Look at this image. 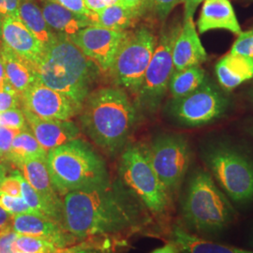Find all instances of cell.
Masks as SVG:
<instances>
[{"mask_svg":"<svg viewBox=\"0 0 253 253\" xmlns=\"http://www.w3.org/2000/svg\"><path fill=\"white\" fill-rule=\"evenodd\" d=\"M149 223V212L122 181L64 196L62 227L77 239L132 234Z\"/></svg>","mask_w":253,"mask_h":253,"instance_id":"1","label":"cell"},{"mask_svg":"<svg viewBox=\"0 0 253 253\" xmlns=\"http://www.w3.org/2000/svg\"><path fill=\"white\" fill-rule=\"evenodd\" d=\"M82 126L107 153L120 151L137 120L134 105L122 88L106 87L89 94L84 102Z\"/></svg>","mask_w":253,"mask_h":253,"instance_id":"2","label":"cell"},{"mask_svg":"<svg viewBox=\"0 0 253 253\" xmlns=\"http://www.w3.org/2000/svg\"><path fill=\"white\" fill-rule=\"evenodd\" d=\"M41 81L62 93L79 109L89 95L94 66L69 37L57 34L35 63Z\"/></svg>","mask_w":253,"mask_h":253,"instance_id":"3","label":"cell"},{"mask_svg":"<svg viewBox=\"0 0 253 253\" xmlns=\"http://www.w3.org/2000/svg\"><path fill=\"white\" fill-rule=\"evenodd\" d=\"M236 211L211 173L199 168L192 173L181 201L185 226L197 235H216L225 231Z\"/></svg>","mask_w":253,"mask_h":253,"instance_id":"4","label":"cell"},{"mask_svg":"<svg viewBox=\"0 0 253 253\" xmlns=\"http://www.w3.org/2000/svg\"><path fill=\"white\" fill-rule=\"evenodd\" d=\"M46 164L54 190L60 197L110 182L103 159L90 145L78 139L49 150Z\"/></svg>","mask_w":253,"mask_h":253,"instance_id":"5","label":"cell"},{"mask_svg":"<svg viewBox=\"0 0 253 253\" xmlns=\"http://www.w3.org/2000/svg\"><path fill=\"white\" fill-rule=\"evenodd\" d=\"M202 159L229 199L235 204L253 202V160L235 145L214 142L203 147Z\"/></svg>","mask_w":253,"mask_h":253,"instance_id":"6","label":"cell"},{"mask_svg":"<svg viewBox=\"0 0 253 253\" xmlns=\"http://www.w3.org/2000/svg\"><path fill=\"white\" fill-rule=\"evenodd\" d=\"M119 173L122 183L149 214L159 217L168 214L172 198L154 171L145 148L137 145L127 147L121 156Z\"/></svg>","mask_w":253,"mask_h":253,"instance_id":"7","label":"cell"},{"mask_svg":"<svg viewBox=\"0 0 253 253\" xmlns=\"http://www.w3.org/2000/svg\"><path fill=\"white\" fill-rule=\"evenodd\" d=\"M158 42L153 33L142 27L127 34L110 68L118 85L137 94Z\"/></svg>","mask_w":253,"mask_h":253,"instance_id":"8","label":"cell"},{"mask_svg":"<svg viewBox=\"0 0 253 253\" xmlns=\"http://www.w3.org/2000/svg\"><path fill=\"white\" fill-rule=\"evenodd\" d=\"M145 150L154 171L172 198L190 167L191 149L188 140L184 136L164 134L157 137Z\"/></svg>","mask_w":253,"mask_h":253,"instance_id":"9","label":"cell"},{"mask_svg":"<svg viewBox=\"0 0 253 253\" xmlns=\"http://www.w3.org/2000/svg\"><path fill=\"white\" fill-rule=\"evenodd\" d=\"M180 27H171L163 30L158 39L144 81L136 94L140 107L145 112L154 113L159 108L169 88V83L174 72L172 46Z\"/></svg>","mask_w":253,"mask_h":253,"instance_id":"10","label":"cell"},{"mask_svg":"<svg viewBox=\"0 0 253 253\" xmlns=\"http://www.w3.org/2000/svg\"><path fill=\"white\" fill-rule=\"evenodd\" d=\"M230 100L217 85L207 79L189 95L173 99L170 113L184 126L196 127L209 125L226 114Z\"/></svg>","mask_w":253,"mask_h":253,"instance_id":"11","label":"cell"},{"mask_svg":"<svg viewBox=\"0 0 253 253\" xmlns=\"http://www.w3.org/2000/svg\"><path fill=\"white\" fill-rule=\"evenodd\" d=\"M129 31H117L91 26L69 37L86 57L93 59L101 69L110 70L118 49Z\"/></svg>","mask_w":253,"mask_h":253,"instance_id":"12","label":"cell"},{"mask_svg":"<svg viewBox=\"0 0 253 253\" xmlns=\"http://www.w3.org/2000/svg\"><path fill=\"white\" fill-rule=\"evenodd\" d=\"M23 107L46 119L69 120L79 108L73 100L38 79L21 94Z\"/></svg>","mask_w":253,"mask_h":253,"instance_id":"13","label":"cell"},{"mask_svg":"<svg viewBox=\"0 0 253 253\" xmlns=\"http://www.w3.org/2000/svg\"><path fill=\"white\" fill-rule=\"evenodd\" d=\"M23 176L36 190L46 208V217L62 226L63 200L54 190L46 159H32L22 163L19 167Z\"/></svg>","mask_w":253,"mask_h":253,"instance_id":"14","label":"cell"},{"mask_svg":"<svg viewBox=\"0 0 253 253\" xmlns=\"http://www.w3.org/2000/svg\"><path fill=\"white\" fill-rule=\"evenodd\" d=\"M11 227L18 235L43 238L52 242L58 249L71 247L79 240L54 220L32 213L12 216Z\"/></svg>","mask_w":253,"mask_h":253,"instance_id":"15","label":"cell"},{"mask_svg":"<svg viewBox=\"0 0 253 253\" xmlns=\"http://www.w3.org/2000/svg\"><path fill=\"white\" fill-rule=\"evenodd\" d=\"M23 112L27 126L47 152L75 140L79 134V128L69 120L40 118L24 107Z\"/></svg>","mask_w":253,"mask_h":253,"instance_id":"16","label":"cell"},{"mask_svg":"<svg viewBox=\"0 0 253 253\" xmlns=\"http://www.w3.org/2000/svg\"><path fill=\"white\" fill-rule=\"evenodd\" d=\"M0 36L5 45L34 65L44 50V46L30 32L20 17L1 20Z\"/></svg>","mask_w":253,"mask_h":253,"instance_id":"17","label":"cell"},{"mask_svg":"<svg viewBox=\"0 0 253 253\" xmlns=\"http://www.w3.org/2000/svg\"><path fill=\"white\" fill-rule=\"evenodd\" d=\"M172 54L174 71L201 66L208 60V54L201 42L193 19H184L173 42Z\"/></svg>","mask_w":253,"mask_h":253,"instance_id":"18","label":"cell"},{"mask_svg":"<svg viewBox=\"0 0 253 253\" xmlns=\"http://www.w3.org/2000/svg\"><path fill=\"white\" fill-rule=\"evenodd\" d=\"M197 29L199 34L214 29H224L235 35L242 33L230 0H204Z\"/></svg>","mask_w":253,"mask_h":253,"instance_id":"19","label":"cell"},{"mask_svg":"<svg viewBox=\"0 0 253 253\" xmlns=\"http://www.w3.org/2000/svg\"><path fill=\"white\" fill-rule=\"evenodd\" d=\"M42 12L49 27L57 34L65 36H73L82 29L93 26L87 16L75 13L54 1L46 0Z\"/></svg>","mask_w":253,"mask_h":253,"instance_id":"20","label":"cell"},{"mask_svg":"<svg viewBox=\"0 0 253 253\" xmlns=\"http://www.w3.org/2000/svg\"><path fill=\"white\" fill-rule=\"evenodd\" d=\"M0 57L4 65L7 81L20 94L40 79L35 65L15 54L3 42L0 46Z\"/></svg>","mask_w":253,"mask_h":253,"instance_id":"21","label":"cell"},{"mask_svg":"<svg viewBox=\"0 0 253 253\" xmlns=\"http://www.w3.org/2000/svg\"><path fill=\"white\" fill-rule=\"evenodd\" d=\"M217 81L227 90H233L253 78V58L230 53L215 68Z\"/></svg>","mask_w":253,"mask_h":253,"instance_id":"22","label":"cell"},{"mask_svg":"<svg viewBox=\"0 0 253 253\" xmlns=\"http://www.w3.org/2000/svg\"><path fill=\"white\" fill-rule=\"evenodd\" d=\"M172 242L177 246L179 253H253V251L206 240L178 225L173 227Z\"/></svg>","mask_w":253,"mask_h":253,"instance_id":"23","label":"cell"},{"mask_svg":"<svg viewBox=\"0 0 253 253\" xmlns=\"http://www.w3.org/2000/svg\"><path fill=\"white\" fill-rule=\"evenodd\" d=\"M140 15V12L118 3L99 11H92L88 18L93 26L117 31H126L129 27L135 25Z\"/></svg>","mask_w":253,"mask_h":253,"instance_id":"24","label":"cell"},{"mask_svg":"<svg viewBox=\"0 0 253 253\" xmlns=\"http://www.w3.org/2000/svg\"><path fill=\"white\" fill-rule=\"evenodd\" d=\"M19 16L44 48L56 39L57 34L47 24L42 9L32 1L24 0L20 3Z\"/></svg>","mask_w":253,"mask_h":253,"instance_id":"25","label":"cell"},{"mask_svg":"<svg viewBox=\"0 0 253 253\" xmlns=\"http://www.w3.org/2000/svg\"><path fill=\"white\" fill-rule=\"evenodd\" d=\"M47 151L38 142L34 134L27 126L21 129L13 139L7 162L20 167L22 163L32 159H46Z\"/></svg>","mask_w":253,"mask_h":253,"instance_id":"26","label":"cell"},{"mask_svg":"<svg viewBox=\"0 0 253 253\" xmlns=\"http://www.w3.org/2000/svg\"><path fill=\"white\" fill-rule=\"evenodd\" d=\"M208 79L206 71L201 66H193L181 71H174L169 83L172 99H180L196 90Z\"/></svg>","mask_w":253,"mask_h":253,"instance_id":"27","label":"cell"},{"mask_svg":"<svg viewBox=\"0 0 253 253\" xmlns=\"http://www.w3.org/2000/svg\"><path fill=\"white\" fill-rule=\"evenodd\" d=\"M58 248L52 242L36 236L19 235L12 245V252L27 253H53Z\"/></svg>","mask_w":253,"mask_h":253,"instance_id":"28","label":"cell"},{"mask_svg":"<svg viewBox=\"0 0 253 253\" xmlns=\"http://www.w3.org/2000/svg\"><path fill=\"white\" fill-rule=\"evenodd\" d=\"M20 102H22L21 94L7 79L0 83V113L9 109L18 108Z\"/></svg>","mask_w":253,"mask_h":253,"instance_id":"29","label":"cell"},{"mask_svg":"<svg viewBox=\"0 0 253 253\" xmlns=\"http://www.w3.org/2000/svg\"><path fill=\"white\" fill-rule=\"evenodd\" d=\"M0 208H3L11 216H15L18 214H25V213L35 214V212L29 208V206L27 205L22 196L14 197V196H9L1 192H0Z\"/></svg>","mask_w":253,"mask_h":253,"instance_id":"30","label":"cell"},{"mask_svg":"<svg viewBox=\"0 0 253 253\" xmlns=\"http://www.w3.org/2000/svg\"><path fill=\"white\" fill-rule=\"evenodd\" d=\"M22 197L26 201L29 208L35 212V214L47 217L44 204L42 203L40 195L37 193L36 190L29 185V183L24 178V176H22Z\"/></svg>","mask_w":253,"mask_h":253,"instance_id":"31","label":"cell"},{"mask_svg":"<svg viewBox=\"0 0 253 253\" xmlns=\"http://www.w3.org/2000/svg\"><path fill=\"white\" fill-rule=\"evenodd\" d=\"M182 0H145L144 7L152 10L160 20L165 21Z\"/></svg>","mask_w":253,"mask_h":253,"instance_id":"32","label":"cell"},{"mask_svg":"<svg viewBox=\"0 0 253 253\" xmlns=\"http://www.w3.org/2000/svg\"><path fill=\"white\" fill-rule=\"evenodd\" d=\"M27 119L23 109H9L0 113V125L9 127L24 129L27 127Z\"/></svg>","mask_w":253,"mask_h":253,"instance_id":"33","label":"cell"},{"mask_svg":"<svg viewBox=\"0 0 253 253\" xmlns=\"http://www.w3.org/2000/svg\"><path fill=\"white\" fill-rule=\"evenodd\" d=\"M231 53L253 58V30L242 32L239 35L232 47Z\"/></svg>","mask_w":253,"mask_h":253,"instance_id":"34","label":"cell"},{"mask_svg":"<svg viewBox=\"0 0 253 253\" xmlns=\"http://www.w3.org/2000/svg\"><path fill=\"white\" fill-rule=\"evenodd\" d=\"M22 176L18 172L6 176L1 183L0 192L14 197L22 196Z\"/></svg>","mask_w":253,"mask_h":253,"instance_id":"35","label":"cell"},{"mask_svg":"<svg viewBox=\"0 0 253 253\" xmlns=\"http://www.w3.org/2000/svg\"><path fill=\"white\" fill-rule=\"evenodd\" d=\"M20 131L21 129L19 128L0 125V151L5 157L6 162H7V157L9 155V150L11 148L13 139Z\"/></svg>","mask_w":253,"mask_h":253,"instance_id":"36","label":"cell"},{"mask_svg":"<svg viewBox=\"0 0 253 253\" xmlns=\"http://www.w3.org/2000/svg\"><path fill=\"white\" fill-rule=\"evenodd\" d=\"M18 235L11 224L0 230V253H12V245Z\"/></svg>","mask_w":253,"mask_h":253,"instance_id":"37","label":"cell"},{"mask_svg":"<svg viewBox=\"0 0 253 253\" xmlns=\"http://www.w3.org/2000/svg\"><path fill=\"white\" fill-rule=\"evenodd\" d=\"M65 253H112L110 252L109 248L105 246L98 245L96 243H86L84 242L77 246H71L67 249Z\"/></svg>","mask_w":253,"mask_h":253,"instance_id":"38","label":"cell"},{"mask_svg":"<svg viewBox=\"0 0 253 253\" xmlns=\"http://www.w3.org/2000/svg\"><path fill=\"white\" fill-rule=\"evenodd\" d=\"M20 0H0V21L9 17H20Z\"/></svg>","mask_w":253,"mask_h":253,"instance_id":"39","label":"cell"},{"mask_svg":"<svg viewBox=\"0 0 253 253\" xmlns=\"http://www.w3.org/2000/svg\"><path fill=\"white\" fill-rule=\"evenodd\" d=\"M49 1L56 2L65 7L66 9H70L78 14L85 15L87 17H89L92 13V11L86 8L84 4V0H49Z\"/></svg>","mask_w":253,"mask_h":253,"instance_id":"40","label":"cell"},{"mask_svg":"<svg viewBox=\"0 0 253 253\" xmlns=\"http://www.w3.org/2000/svg\"><path fill=\"white\" fill-rule=\"evenodd\" d=\"M120 0H84L86 8L90 11H99L109 6L118 4Z\"/></svg>","mask_w":253,"mask_h":253,"instance_id":"41","label":"cell"},{"mask_svg":"<svg viewBox=\"0 0 253 253\" xmlns=\"http://www.w3.org/2000/svg\"><path fill=\"white\" fill-rule=\"evenodd\" d=\"M204 0H182L184 3V19H193L196 9Z\"/></svg>","mask_w":253,"mask_h":253,"instance_id":"42","label":"cell"},{"mask_svg":"<svg viewBox=\"0 0 253 253\" xmlns=\"http://www.w3.org/2000/svg\"><path fill=\"white\" fill-rule=\"evenodd\" d=\"M144 3H145V0H120L119 2V4L125 6L128 9L136 10L141 14L145 10Z\"/></svg>","mask_w":253,"mask_h":253,"instance_id":"43","label":"cell"},{"mask_svg":"<svg viewBox=\"0 0 253 253\" xmlns=\"http://www.w3.org/2000/svg\"><path fill=\"white\" fill-rule=\"evenodd\" d=\"M151 253H179V250L177 246L172 241L168 244L164 245L162 248L154 250Z\"/></svg>","mask_w":253,"mask_h":253,"instance_id":"44","label":"cell"},{"mask_svg":"<svg viewBox=\"0 0 253 253\" xmlns=\"http://www.w3.org/2000/svg\"><path fill=\"white\" fill-rule=\"evenodd\" d=\"M11 215H9L3 208H0V230L11 224Z\"/></svg>","mask_w":253,"mask_h":253,"instance_id":"45","label":"cell"},{"mask_svg":"<svg viewBox=\"0 0 253 253\" xmlns=\"http://www.w3.org/2000/svg\"><path fill=\"white\" fill-rule=\"evenodd\" d=\"M6 173H7L6 167L0 163V186H1V183L4 180V178L6 177Z\"/></svg>","mask_w":253,"mask_h":253,"instance_id":"46","label":"cell"},{"mask_svg":"<svg viewBox=\"0 0 253 253\" xmlns=\"http://www.w3.org/2000/svg\"><path fill=\"white\" fill-rule=\"evenodd\" d=\"M6 80V74H5V70H4V65L2 62V59L0 57V83Z\"/></svg>","mask_w":253,"mask_h":253,"instance_id":"47","label":"cell"},{"mask_svg":"<svg viewBox=\"0 0 253 253\" xmlns=\"http://www.w3.org/2000/svg\"><path fill=\"white\" fill-rule=\"evenodd\" d=\"M247 132L253 137V122L247 127Z\"/></svg>","mask_w":253,"mask_h":253,"instance_id":"48","label":"cell"},{"mask_svg":"<svg viewBox=\"0 0 253 253\" xmlns=\"http://www.w3.org/2000/svg\"><path fill=\"white\" fill-rule=\"evenodd\" d=\"M4 162H6V159L3 156V154L1 153V151H0V163H4Z\"/></svg>","mask_w":253,"mask_h":253,"instance_id":"49","label":"cell"},{"mask_svg":"<svg viewBox=\"0 0 253 253\" xmlns=\"http://www.w3.org/2000/svg\"><path fill=\"white\" fill-rule=\"evenodd\" d=\"M251 242H252V244L253 245V231H252V236H251Z\"/></svg>","mask_w":253,"mask_h":253,"instance_id":"50","label":"cell"},{"mask_svg":"<svg viewBox=\"0 0 253 253\" xmlns=\"http://www.w3.org/2000/svg\"><path fill=\"white\" fill-rule=\"evenodd\" d=\"M250 96H251V98H252V100L253 101V89L251 91V93H250Z\"/></svg>","mask_w":253,"mask_h":253,"instance_id":"51","label":"cell"},{"mask_svg":"<svg viewBox=\"0 0 253 253\" xmlns=\"http://www.w3.org/2000/svg\"><path fill=\"white\" fill-rule=\"evenodd\" d=\"M12 253H22V252H12Z\"/></svg>","mask_w":253,"mask_h":253,"instance_id":"52","label":"cell"}]
</instances>
